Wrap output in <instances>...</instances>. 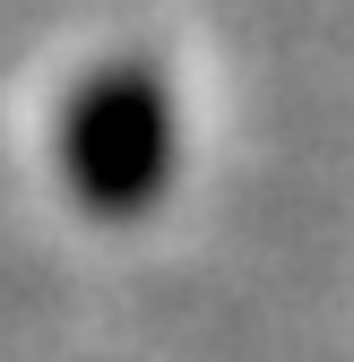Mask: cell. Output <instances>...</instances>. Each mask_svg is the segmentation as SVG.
<instances>
[{
  "mask_svg": "<svg viewBox=\"0 0 354 362\" xmlns=\"http://www.w3.org/2000/svg\"><path fill=\"white\" fill-rule=\"evenodd\" d=\"M61 173L78 207L96 216H139L173 181V95L147 61H113L69 95L61 112Z\"/></svg>",
  "mask_w": 354,
  "mask_h": 362,
  "instance_id": "6da1fadb",
  "label": "cell"
}]
</instances>
